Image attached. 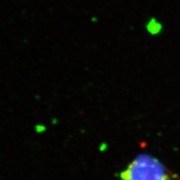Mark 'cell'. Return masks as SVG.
I'll list each match as a JSON object with an SVG mask.
<instances>
[{"label": "cell", "mask_w": 180, "mask_h": 180, "mask_svg": "<svg viewBox=\"0 0 180 180\" xmlns=\"http://www.w3.org/2000/svg\"><path fill=\"white\" fill-rule=\"evenodd\" d=\"M121 180H172L167 168L150 155L142 154L132 161L120 174Z\"/></svg>", "instance_id": "cell-1"}, {"label": "cell", "mask_w": 180, "mask_h": 180, "mask_svg": "<svg viewBox=\"0 0 180 180\" xmlns=\"http://www.w3.org/2000/svg\"><path fill=\"white\" fill-rule=\"evenodd\" d=\"M162 26L159 23H158L155 19H152L148 23L147 25V30L151 34H156L161 30Z\"/></svg>", "instance_id": "cell-2"}]
</instances>
